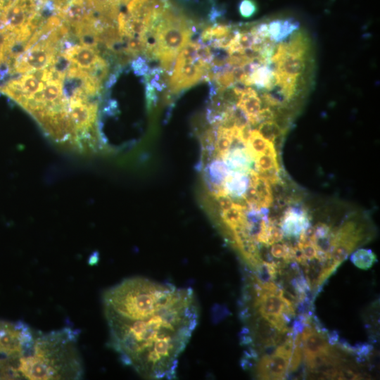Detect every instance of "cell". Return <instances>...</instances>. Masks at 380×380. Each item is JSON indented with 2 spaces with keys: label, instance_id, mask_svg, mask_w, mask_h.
Returning <instances> with one entry per match:
<instances>
[{
  "label": "cell",
  "instance_id": "cell-8",
  "mask_svg": "<svg viewBox=\"0 0 380 380\" xmlns=\"http://www.w3.org/2000/svg\"><path fill=\"white\" fill-rule=\"evenodd\" d=\"M300 336L305 358L328 351L331 348L324 335L319 333L310 324L305 327Z\"/></svg>",
  "mask_w": 380,
  "mask_h": 380
},
{
  "label": "cell",
  "instance_id": "cell-20",
  "mask_svg": "<svg viewBox=\"0 0 380 380\" xmlns=\"http://www.w3.org/2000/svg\"><path fill=\"white\" fill-rule=\"evenodd\" d=\"M298 23L292 18L282 20L281 30L279 37V42L291 34L298 28Z\"/></svg>",
  "mask_w": 380,
  "mask_h": 380
},
{
  "label": "cell",
  "instance_id": "cell-3",
  "mask_svg": "<svg viewBox=\"0 0 380 380\" xmlns=\"http://www.w3.org/2000/svg\"><path fill=\"white\" fill-rule=\"evenodd\" d=\"M59 48L47 37L40 40L9 63L7 71L15 74L44 70L53 64Z\"/></svg>",
  "mask_w": 380,
  "mask_h": 380
},
{
  "label": "cell",
  "instance_id": "cell-28",
  "mask_svg": "<svg viewBox=\"0 0 380 380\" xmlns=\"http://www.w3.org/2000/svg\"><path fill=\"white\" fill-rule=\"evenodd\" d=\"M146 98L149 108L153 103H156L157 100L155 88L149 82L146 84Z\"/></svg>",
  "mask_w": 380,
  "mask_h": 380
},
{
  "label": "cell",
  "instance_id": "cell-11",
  "mask_svg": "<svg viewBox=\"0 0 380 380\" xmlns=\"http://www.w3.org/2000/svg\"><path fill=\"white\" fill-rule=\"evenodd\" d=\"M249 186L245 172H229L222 185L224 192L232 197L243 196Z\"/></svg>",
  "mask_w": 380,
  "mask_h": 380
},
{
  "label": "cell",
  "instance_id": "cell-13",
  "mask_svg": "<svg viewBox=\"0 0 380 380\" xmlns=\"http://www.w3.org/2000/svg\"><path fill=\"white\" fill-rule=\"evenodd\" d=\"M233 29L232 25L226 24H215L207 27L201 34V40L203 44H208L213 40L227 36Z\"/></svg>",
  "mask_w": 380,
  "mask_h": 380
},
{
  "label": "cell",
  "instance_id": "cell-22",
  "mask_svg": "<svg viewBox=\"0 0 380 380\" xmlns=\"http://www.w3.org/2000/svg\"><path fill=\"white\" fill-rule=\"evenodd\" d=\"M240 14L243 18H250L257 11V6L253 0H242L239 6Z\"/></svg>",
  "mask_w": 380,
  "mask_h": 380
},
{
  "label": "cell",
  "instance_id": "cell-16",
  "mask_svg": "<svg viewBox=\"0 0 380 380\" xmlns=\"http://www.w3.org/2000/svg\"><path fill=\"white\" fill-rule=\"evenodd\" d=\"M269 141L265 139L258 132V130H252L250 139L246 144V146L251 151V152L257 156L259 154L264 153L267 148Z\"/></svg>",
  "mask_w": 380,
  "mask_h": 380
},
{
  "label": "cell",
  "instance_id": "cell-21",
  "mask_svg": "<svg viewBox=\"0 0 380 380\" xmlns=\"http://www.w3.org/2000/svg\"><path fill=\"white\" fill-rule=\"evenodd\" d=\"M132 68L134 73L139 76H145L148 75L151 70L146 62L145 58L141 56H139L132 61Z\"/></svg>",
  "mask_w": 380,
  "mask_h": 380
},
{
  "label": "cell",
  "instance_id": "cell-17",
  "mask_svg": "<svg viewBox=\"0 0 380 380\" xmlns=\"http://www.w3.org/2000/svg\"><path fill=\"white\" fill-rule=\"evenodd\" d=\"M272 71L266 65H260L251 75L253 84L264 87L269 82Z\"/></svg>",
  "mask_w": 380,
  "mask_h": 380
},
{
  "label": "cell",
  "instance_id": "cell-25",
  "mask_svg": "<svg viewBox=\"0 0 380 380\" xmlns=\"http://www.w3.org/2000/svg\"><path fill=\"white\" fill-rule=\"evenodd\" d=\"M373 347L368 343L357 344L353 347L352 353L357 355V360H362L372 352Z\"/></svg>",
  "mask_w": 380,
  "mask_h": 380
},
{
  "label": "cell",
  "instance_id": "cell-1",
  "mask_svg": "<svg viewBox=\"0 0 380 380\" xmlns=\"http://www.w3.org/2000/svg\"><path fill=\"white\" fill-rule=\"evenodd\" d=\"M110 347L141 376H177L178 357L199 319L194 290L143 277L127 278L103 296Z\"/></svg>",
  "mask_w": 380,
  "mask_h": 380
},
{
  "label": "cell",
  "instance_id": "cell-23",
  "mask_svg": "<svg viewBox=\"0 0 380 380\" xmlns=\"http://www.w3.org/2000/svg\"><path fill=\"white\" fill-rule=\"evenodd\" d=\"M196 56L198 59L210 64L214 57V53L207 44L198 43L196 49Z\"/></svg>",
  "mask_w": 380,
  "mask_h": 380
},
{
  "label": "cell",
  "instance_id": "cell-15",
  "mask_svg": "<svg viewBox=\"0 0 380 380\" xmlns=\"http://www.w3.org/2000/svg\"><path fill=\"white\" fill-rule=\"evenodd\" d=\"M258 131L265 139L273 143L277 137L283 134V129L274 120L262 122Z\"/></svg>",
  "mask_w": 380,
  "mask_h": 380
},
{
  "label": "cell",
  "instance_id": "cell-29",
  "mask_svg": "<svg viewBox=\"0 0 380 380\" xmlns=\"http://www.w3.org/2000/svg\"><path fill=\"white\" fill-rule=\"evenodd\" d=\"M251 132L252 129L249 123L239 128V137L246 146L250 139Z\"/></svg>",
  "mask_w": 380,
  "mask_h": 380
},
{
  "label": "cell",
  "instance_id": "cell-4",
  "mask_svg": "<svg viewBox=\"0 0 380 380\" xmlns=\"http://www.w3.org/2000/svg\"><path fill=\"white\" fill-rule=\"evenodd\" d=\"M34 336V331L23 321L0 320V362L18 359Z\"/></svg>",
  "mask_w": 380,
  "mask_h": 380
},
{
  "label": "cell",
  "instance_id": "cell-27",
  "mask_svg": "<svg viewBox=\"0 0 380 380\" xmlns=\"http://www.w3.org/2000/svg\"><path fill=\"white\" fill-rule=\"evenodd\" d=\"M297 246L299 248H300L304 258L307 260H310L314 258H316L317 251L312 243H303V244L298 243Z\"/></svg>",
  "mask_w": 380,
  "mask_h": 380
},
{
  "label": "cell",
  "instance_id": "cell-7",
  "mask_svg": "<svg viewBox=\"0 0 380 380\" xmlns=\"http://www.w3.org/2000/svg\"><path fill=\"white\" fill-rule=\"evenodd\" d=\"M289 360L273 353L264 355L256 364L257 377L260 379H282L288 370Z\"/></svg>",
  "mask_w": 380,
  "mask_h": 380
},
{
  "label": "cell",
  "instance_id": "cell-31",
  "mask_svg": "<svg viewBox=\"0 0 380 380\" xmlns=\"http://www.w3.org/2000/svg\"><path fill=\"white\" fill-rule=\"evenodd\" d=\"M117 76H118V75H117L116 72H115V73H113V74H112L110 75V77H109V79L108 80V81L106 82V87L108 88L110 87L111 86H113L115 84V82L117 80Z\"/></svg>",
  "mask_w": 380,
  "mask_h": 380
},
{
  "label": "cell",
  "instance_id": "cell-2",
  "mask_svg": "<svg viewBox=\"0 0 380 380\" xmlns=\"http://www.w3.org/2000/svg\"><path fill=\"white\" fill-rule=\"evenodd\" d=\"M78 334L70 327L46 334L35 331L33 343L18 360L20 377L31 380L80 379L83 369L76 347Z\"/></svg>",
  "mask_w": 380,
  "mask_h": 380
},
{
  "label": "cell",
  "instance_id": "cell-26",
  "mask_svg": "<svg viewBox=\"0 0 380 380\" xmlns=\"http://www.w3.org/2000/svg\"><path fill=\"white\" fill-rule=\"evenodd\" d=\"M213 196L222 211L231 208L234 205L232 198L227 194H218Z\"/></svg>",
  "mask_w": 380,
  "mask_h": 380
},
{
  "label": "cell",
  "instance_id": "cell-6",
  "mask_svg": "<svg viewBox=\"0 0 380 380\" xmlns=\"http://www.w3.org/2000/svg\"><path fill=\"white\" fill-rule=\"evenodd\" d=\"M210 68L209 63L198 59V57L194 58L177 57L169 80L171 91L175 93L195 84Z\"/></svg>",
  "mask_w": 380,
  "mask_h": 380
},
{
  "label": "cell",
  "instance_id": "cell-32",
  "mask_svg": "<svg viewBox=\"0 0 380 380\" xmlns=\"http://www.w3.org/2000/svg\"><path fill=\"white\" fill-rule=\"evenodd\" d=\"M99 261V257L97 254L94 255V257H91L89 260V264L90 265H96Z\"/></svg>",
  "mask_w": 380,
  "mask_h": 380
},
{
  "label": "cell",
  "instance_id": "cell-12",
  "mask_svg": "<svg viewBox=\"0 0 380 380\" xmlns=\"http://www.w3.org/2000/svg\"><path fill=\"white\" fill-rule=\"evenodd\" d=\"M307 58L286 53L277 63L276 71L290 76H300L305 70Z\"/></svg>",
  "mask_w": 380,
  "mask_h": 380
},
{
  "label": "cell",
  "instance_id": "cell-19",
  "mask_svg": "<svg viewBox=\"0 0 380 380\" xmlns=\"http://www.w3.org/2000/svg\"><path fill=\"white\" fill-rule=\"evenodd\" d=\"M216 136L217 132L214 127L204 131L200 136L202 149H214Z\"/></svg>",
  "mask_w": 380,
  "mask_h": 380
},
{
  "label": "cell",
  "instance_id": "cell-5",
  "mask_svg": "<svg viewBox=\"0 0 380 380\" xmlns=\"http://www.w3.org/2000/svg\"><path fill=\"white\" fill-rule=\"evenodd\" d=\"M61 53L77 68L87 70L101 82L107 75L108 65L96 48L71 45L68 42Z\"/></svg>",
  "mask_w": 380,
  "mask_h": 380
},
{
  "label": "cell",
  "instance_id": "cell-14",
  "mask_svg": "<svg viewBox=\"0 0 380 380\" xmlns=\"http://www.w3.org/2000/svg\"><path fill=\"white\" fill-rule=\"evenodd\" d=\"M350 260L358 268L367 270L372 267L377 259L372 250L360 248L351 255Z\"/></svg>",
  "mask_w": 380,
  "mask_h": 380
},
{
  "label": "cell",
  "instance_id": "cell-30",
  "mask_svg": "<svg viewBox=\"0 0 380 380\" xmlns=\"http://www.w3.org/2000/svg\"><path fill=\"white\" fill-rule=\"evenodd\" d=\"M326 336H327V342L329 345H335L338 343V334L336 331L327 332Z\"/></svg>",
  "mask_w": 380,
  "mask_h": 380
},
{
  "label": "cell",
  "instance_id": "cell-24",
  "mask_svg": "<svg viewBox=\"0 0 380 380\" xmlns=\"http://www.w3.org/2000/svg\"><path fill=\"white\" fill-rule=\"evenodd\" d=\"M283 19H274L268 23L269 35L276 42H279V37L281 30Z\"/></svg>",
  "mask_w": 380,
  "mask_h": 380
},
{
  "label": "cell",
  "instance_id": "cell-9",
  "mask_svg": "<svg viewBox=\"0 0 380 380\" xmlns=\"http://www.w3.org/2000/svg\"><path fill=\"white\" fill-rule=\"evenodd\" d=\"M310 227V220L305 210L298 208H289L281 221V227L287 236L300 235Z\"/></svg>",
  "mask_w": 380,
  "mask_h": 380
},
{
  "label": "cell",
  "instance_id": "cell-10",
  "mask_svg": "<svg viewBox=\"0 0 380 380\" xmlns=\"http://www.w3.org/2000/svg\"><path fill=\"white\" fill-rule=\"evenodd\" d=\"M236 106L245 113L251 125H257L260 122L258 115L262 107L261 101L255 89L251 87L243 89Z\"/></svg>",
  "mask_w": 380,
  "mask_h": 380
},
{
  "label": "cell",
  "instance_id": "cell-18",
  "mask_svg": "<svg viewBox=\"0 0 380 380\" xmlns=\"http://www.w3.org/2000/svg\"><path fill=\"white\" fill-rule=\"evenodd\" d=\"M255 166L258 172L269 170L274 165H278L277 156L262 153L255 157Z\"/></svg>",
  "mask_w": 380,
  "mask_h": 380
}]
</instances>
